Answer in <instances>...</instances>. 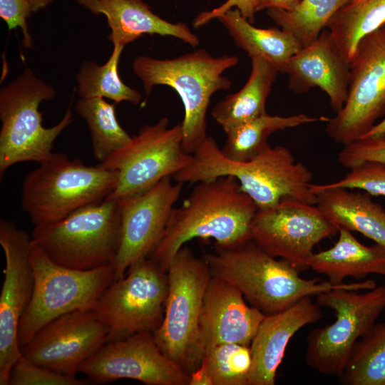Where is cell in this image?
I'll return each instance as SVG.
<instances>
[{"mask_svg":"<svg viewBox=\"0 0 385 385\" xmlns=\"http://www.w3.org/2000/svg\"><path fill=\"white\" fill-rule=\"evenodd\" d=\"M75 109L86 122L91 134L93 154L100 163L131 139L118 121L115 103H110L101 97L80 98Z\"/></svg>","mask_w":385,"mask_h":385,"instance_id":"obj_30","label":"cell"},{"mask_svg":"<svg viewBox=\"0 0 385 385\" xmlns=\"http://www.w3.org/2000/svg\"><path fill=\"white\" fill-rule=\"evenodd\" d=\"M189 385H213L207 362L204 359L200 366L190 374Z\"/></svg>","mask_w":385,"mask_h":385,"instance_id":"obj_40","label":"cell"},{"mask_svg":"<svg viewBox=\"0 0 385 385\" xmlns=\"http://www.w3.org/2000/svg\"><path fill=\"white\" fill-rule=\"evenodd\" d=\"M284 73L288 75L289 88L294 92L303 93L319 87L329 97L336 113L343 108L347 98L350 65L327 29L289 60Z\"/></svg>","mask_w":385,"mask_h":385,"instance_id":"obj_20","label":"cell"},{"mask_svg":"<svg viewBox=\"0 0 385 385\" xmlns=\"http://www.w3.org/2000/svg\"><path fill=\"white\" fill-rule=\"evenodd\" d=\"M222 176H233L258 210L272 207L286 199L314 205L311 190L313 175L296 162L288 148L268 145L250 160L226 157L216 141L207 136L192 154L190 164L173 178L182 183H197Z\"/></svg>","mask_w":385,"mask_h":385,"instance_id":"obj_3","label":"cell"},{"mask_svg":"<svg viewBox=\"0 0 385 385\" xmlns=\"http://www.w3.org/2000/svg\"><path fill=\"white\" fill-rule=\"evenodd\" d=\"M337 160L348 168L365 161L385 164V133L361 138L344 145L337 154Z\"/></svg>","mask_w":385,"mask_h":385,"instance_id":"obj_36","label":"cell"},{"mask_svg":"<svg viewBox=\"0 0 385 385\" xmlns=\"http://www.w3.org/2000/svg\"><path fill=\"white\" fill-rule=\"evenodd\" d=\"M385 24V0H350L329 21L326 29L349 63L360 41Z\"/></svg>","mask_w":385,"mask_h":385,"instance_id":"obj_27","label":"cell"},{"mask_svg":"<svg viewBox=\"0 0 385 385\" xmlns=\"http://www.w3.org/2000/svg\"><path fill=\"white\" fill-rule=\"evenodd\" d=\"M322 317L320 306L312 297L282 312L265 315L250 345L252 366L247 385H274L290 339L301 328Z\"/></svg>","mask_w":385,"mask_h":385,"instance_id":"obj_21","label":"cell"},{"mask_svg":"<svg viewBox=\"0 0 385 385\" xmlns=\"http://www.w3.org/2000/svg\"><path fill=\"white\" fill-rule=\"evenodd\" d=\"M254 201L233 176L197 183L179 207H174L164 235L150 257L164 270L188 241L211 238L216 247L235 248L252 240Z\"/></svg>","mask_w":385,"mask_h":385,"instance_id":"obj_1","label":"cell"},{"mask_svg":"<svg viewBox=\"0 0 385 385\" xmlns=\"http://www.w3.org/2000/svg\"><path fill=\"white\" fill-rule=\"evenodd\" d=\"M32 240L54 262L76 270L112 264L121 237L117 200L83 207L55 223L34 226Z\"/></svg>","mask_w":385,"mask_h":385,"instance_id":"obj_9","label":"cell"},{"mask_svg":"<svg viewBox=\"0 0 385 385\" xmlns=\"http://www.w3.org/2000/svg\"><path fill=\"white\" fill-rule=\"evenodd\" d=\"M168 272L150 257L133 263L98 301L96 311L109 330V342L161 324L168 294Z\"/></svg>","mask_w":385,"mask_h":385,"instance_id":"obj_12","label":"cell"},{"mask_svg":"<svg viewBox=\"0 0 385 385\" xmlns=\"http://www.w3.org/2000/svg\"><path fill=\"white\" fill-rule=\"evenodd\" d=\"M203 258L212 276L237 288L265 315L282 312L306 297L334 289L359 291L376 286L371 279L334 284L317 278L304 279L294 265L270 255L253 240L235 248L215 246V252Z\"/></svg>","mask_w":385,"mask_h":385,"instance_id":"obj_2","label":"cell"},{"mask_svg":"<svg viewBox=\"0 0 385 385\" xmlns=\"http://www.w3.org/2000/svg\"><path fill=\"white\" fill-rule=\"evenodd\" d=\"M166 177L148 190L118 199L121 237L112 265L115 279L138 260L150 257L161 241L183 183Z\"/></svg>","mask_w":385,"mask_h":385,"instance_id":"obj_18","label":"cell"},{"mask_svg":"<svg viewBox=\"0 0 385 385\" xmlns=\"http://www.w3.org/2000/svg\"><path fill=\"white\" fill-rule=\"evenodd\" d=\"M328 120L329 118L325 116L315 118L303 113L280 116L266 113L225 132L226 140L221 150L226 157L232 160L248 161L269 145L267 138L272 133Z\"/></svg>","mask_w":385,"mask_h":385,"instance_id":"obj_28","label":"cell"},{"mask_svg":"<svg viewBox=\"0 0 385 385\" xmlns=\"http://www.w3.org/2000/svg\"><path fill=\"white\" fill-rule=\"evenodd\" d=\"M117 171L88 166L53 153L25 176L21 207L34 226L61 221L76 210L106 200L116 188Z\"/></svg>","mask_w":385,"mask_h":385,"instance_id":"obj_5","label":"cell"},{"mask_svg":"<svg viewBox=\"0 0 385 385\" xmlns=\"http://www.w3.org/2000/svg\"><path fill=\"white\" fill-rule=\"evenodd\" d=\"M109 342L96 309L76 310L47 323L21 349L20 359L76 376L81 366Z\"/></svg>","mask_w":385,"mask_h":385,"instance_id":"obj_16","label":"cell"},{"mask_svg":"<svg viewBox=\"0 0 385 385\" xmlns=\"http://www.w3.org/2000/svg\"><path fill=\"white\" fill-rule=\"evenodd\" d=\"M124 47L114 45L113 51L103 65L95 61L82 63L76 75L77 94L82 98H106L115 103L123 101L138 105L141 93L124 83L118 73L120 57Z\"/></svg>","mask_w":385,"mask_h":385,"instance_id":"obj_29","label":"cell"},{"mask_svg":"<svg viewBox=\"0 0 385 385\" xmlns=\"http://www.w3.org/2000/svg\"><path fill=\"white\" fill-rule=\"evenodd\" d=\"M33 11L29 0H0V16L9 30L19 27L23 34V45L32 47V37L28 29L27 19Z\"/></svg>","mask_w":385,"mask_h":385,"instance_id":"obj_37","label":"cell"},{"mask_svg":"<svg viewBox=\"0 0 385 385\" xmlns=\"http://www.w3.org/2000/svg\"><path fill=\"white\" fill-rule=\"evenodd\" d=\"M316 302L334 310L336 319L309 333L305 362L321 374L339 377L356 342L385 310V285L364 293L334 289L317 295Z\"/></svg>","mask_w":385,"mask_h":385,"instance_id":"obj_10","label":"cell"},{"mask_svg":"<svg viewBox=\"0 0 385 385\" xmlns=\"http://www.w3.org/2000/svg\"><path fill=\"white\" fill-rule=\"evenodd\" d=\"M181 123L169 127L167 117L143 126L123 147L98 165L117 171L116 188L106 199L144 192L187 167L192 155L183 148Z\"/></svg>","mask_w":385,"mask_h":385,"instance_id":"obj_11","label":"cell"},{"mask_svg":"<svg viewBox=\"0 0 385 385\" xmlns=\"http://www.w3.org/2000/svg\"><path fill=\"white\" fill-rule=\"evenodd\" d=\"M339 377L345 385H385V321L356 342Z\"/></svg>","mask_w":385,"mask_h":385,"instance_id":"obj_32","label":"cell"},{"mask_svg":"<svg viewBox=\"0 0 385 385\" xmlns=\"http://www.w3.org/2000/svg\"><path fill=\"white\" fill-rule=\"evenodd\" d=\"M349 65L346 102L325 128L343 145L361 138L385 114V25L360 41Z\"/></svg>","mask_w":385,"mask_h":385,"instance_id":"obj_13","label":"cell"},{"mask_svg":"<svg viewBox=\"0 0 385 385\" xmlns=\"http://www.w3.org/2000/svg\"><path fill=\"white\" fill-rule=\"evenodd\" d=\"M338 231L317 206L293 199L257 210L251 225L252 240L261 248L299 270L309 268L314 246Z\"/></svg>","mask_w":385,"mask_h":385,"instance_id":"obj_14","label":"cell"},{"mask_svg":"<svg viewBox=\"0 0 385 385\" xmlns=\"http://www.w3.org/2000/svg\"><path fill=\"white\" fill-rule=\"evenodd\" d=\"M237 9L242 16L250 23L252 24L255 20V9L254 0H227L220 6L211 11H203L199 14L193 20L192 24L195 28H199L207 24L214 19L229 10Z\"/></svg>","mask_w":385,"mask_h":385,"instance_id":"obj_38","label":"cell"},{"mask_svg":"<svg viewBox=\"0 0 385 385\" xmlns=\"http://www.w3.org/2000/svg\"><path fill=\"white\" fill-rule=\"evenodd\" d=\"M168 294L160 327L153 332L160 350L189 374L204 356L200 344V319L204 295L212 277L203 258L184 245L167 270Z\"/></svg>","mask_w":385,"mask_h":385,"instance_id":"obj_8","label":"cell"},{"mask_svg":"<svg viewBox=\"0 0 385 385\" xmlns=\"http://www.w3.org/2000/svg\"><path fill=\"white\" fill-rule=\"evenodd\" d=\"M87 381L20 359L12 368L9 385H84Z\"/></svg>","mask_w":385,"mask_h":385,"instance_id":"obj_35","label":"cell"},{"mask_svg":"<svg viewBox=\"0 0 385 385\" xmlns=\"http://www.w3.org/2000/svg\"><path fill=\"white\" fill-rule=\"evenodd\" d=\"M255 11L265 9L277 8L287 11L294 9L301 0H254Z\"/></svg>","mask_w":385,"mask_h":385,"instance_id":"obj_39","label":"cell"},{"mask_svg":"<svg viewBox=\"0 0 385 385\" xmlns=\"http://www.w3.org/2000/svg\"><path fill=\"white\" fill-rule=\"evenodd\" d=\"M322 215L338 230L359 232L385 247V210L369 193L311 184Z\"/></svg>","mask_w":385,"mask_h":385,"instance_id":"obj_23","label":"cell"},{"mask_svg":"<svg viewBox=\"0 0 385 385\" xmlns=\"http://www.w3.org/2000/svg\"><path fill=\"white\" fill-rule=\"evenodd\" d=\"M213 385H247L252 366L250 346L223 343L206 350L203 358Z\"/></svg>","mask_w":385,"mask_h":385,"instance_id":"obj_33","label":"cell"},{"mask_svg":"<svg viewBox=\"0 0 385 385\" xmlns=\"http://www.w3.org/2000/svg\"><path fill=\"white\" fill-rule=\"evenodd\" d=\"M385 25V24H384Z\"/></svg>","mask_w":385,"mask_h":385,"instance_id":"obj_43","label":"cell"},{"mask_svg":"<svg viewBox=\"0 0 385 385\" xmlns=\"http://www.w3.org/2000/svg\"><path fill=\"white\" fill-rule=\"evenodd\" d=\"M217 19L226 28L236 45L250 58H263L279 72H285L289 60L301 49L290 34L277 28H257L245 19L237 9L229 10Z\"/></svg>","mask_w":385,"mask_h":385,"instance_id":"obj_26","label":"cell"},{"mask_svg":"<svg viewBox=\"0 0 385 385\" xmlns=\"http://www.w3.org/2000/svg\"><path fill=\"white\" fill-rule=\"evenodd\" d=\"M238 62L236 56L214 57L198 49L171 59L139 56L132 68L146 96L156 85L168 86L178 94L184 107L183 148L192 155L207 137L206 114L210 98L215 92L230 88L232 82L223 73Z\"/></svg>","mask_w":385,"mask_h":385,"instance_id":"obj_4","label":"cell"},{"mask_svg":"<svg viewBox=\"0 0 385 385\" xmlns=\"http://www.w3.org/2000/svg\"><path fill=\"white\" fill-rule=\"evenodd\" d=\"M30 262L34 291L19 324L21 349L54 319L76 310L96 309L115 279L112 264L86 270L64 267L51 260L33 240Z\"/></svg>","mask_w":385,"mask_h":385,"instance_id":"obj_6","label":"cell"},{"mask_svg":"<svg viewBox=\"0 0 385 385\" xmlns=\"http://www.w3.org/2000/svg\"><path fill=\"white\" fill-rule=\"evenodd\" d=\"M79 372L98 384L121 379L147 385H189L190 381V374L160 350L151 332L106 343Z\"/></svg>","mask_w":385,"mask_h":385,"instance_id":"obj_17","label":"cell"},{"mask_svg":"<svg viewBox=\"0 0 385 385\" xmlns=\"http://www.w3.org/2000/svg\"><path fill=\"white\" fill-rule=\"evenodd\" d=\"M350 0H301L292 10L267 9V14L282 30L306 47L320 35L334 14Z\"/></svg>","mask_w":385,"mask_h":385,"instance_id":"obj_31","label":"cell"},{"mask_svg":"<svg viewBox=\"0 0 385 385\" xmlns=\"http://www.w3.org/2000/svg\"><path fill=\"white\" fill-rule=\"evenodd\" d=\"M33 11H37L40 9L45 8L53 0H29Z\"/></svg>","mask_w":385,"mask_h":385,"instance_id":"obj_42","label":"cell"},{"mask_svg":"<svg viewBox=\"0 0 385 385\" xmlns=\"http://www.w3.org/2000/svg\"><path fill=\"white\" fill-rule=\"evenodd\" d=\"M0 245L6 261L0 295V385H9L11 371L21 357L19 322L34 291L30 262L32 238L14 222L1 219Z\"/></svg>","mask_w":385,"mask_h":385,"instance_id":"obj_15","label":"cell"},{"mask_svg":"<svg viewBox=\"0 0 385 385\" xmlns=\"http://www.w3.org/2000/svg\"><path fill=\"white\" fill-rule=\"evenodd\" d=\"M55 89L26 68L14 81L0 90V177L11 166L26 161L38 164L53 153L58 136L73 120L68 108L54 126L42 124L43 101L55 97Z\"/></svg>","mask_w":385,"mask_h":385,"instance_id":"obj_7","label":"cell"},{"mask_svg":"<svg viewBox=\"0 0 385 385\" xmlns=\"http://www.w3.org/2000/svg\"><path fill=\"white\" fill-rule=\"evenodd\" d=\"M265 315L245 302L242 292L229 282L212 276L204 295L200 319L203 355L223 343L250 346Z\"/></svg>","mask_w":385,"mask_h":385,"instance_id":"obj_19","label":"cell"},{"mask_svg":"<svg viewBox=\"0 0 385 385\" xmlns=\"http://www.w3.org/2000/svg\"><path fill=\"white\" fill-rule=\"evenodd\" d=\"M93 14H103L111 29L108 36L113 45L123 47L143 34L175 37L195 47L197 35L184 23H171L154 14L143 0H76Z\"/></svg>","mask_w":385,"mask_h":385,"instance_id":"obj_22","label":"cell"},{"mask_svg":"<svg viewBox=\"0 0 385 385\" xmlns=\"http://www.w3.org/2000/svg\"><path fill=\"white\" fill-rule=\"evenodd\" d=\"M385 133V118L379 123L375 124L364 136L369 137Z\"/></svg>","mask_w":385,"mask_h":385,"instance_id":"obj_41","label":"cell"},{"mask_svg":"<svg viewBox=\"0 0 385 385\" xmlns=\"http://www.w3.org/2000/svg\"><path fill=\"white\" fill-rule=\"evenodd\" d=\"M248 80L237 92L228 95L212 108L211 115L225 132L266 113L265 103L279 73L261 57H252Z\"/></svg>","mask_w":385,"mask_h":385,"instance_id":"obj_25","label":"cell"},{"mask_svg":"<svg viewBox=\"0 0 385 385\" xmlns=\"http://www.w3.org/2000/svg\"><path fill=\"white\" fill-rule=\"evenodd\" d=\"M339 239L331 248L313 253L308 267L324 274L334 284L343 283L346 277L361 279L369 274L385 276V247L375 244L368 247L351 231L339 229Z\"/></svg>","mask_w":385,"mask_h":385,"instance_id":"obj_24","label":"cell"},{"mask_svg":"<svg viewBox=\"0 0 385 385\" xmlns=\"http://www.w3.org/2000/svg\"><path fill=\"white\" fill-rule=\"evenodd\" d=\"M329 188H358L371 195L385 196V164L365 161L353 166L341 180L324 184Z\"/></svg>","mask_w":385,"mask_h":385,"instance_id":"obj_34","label":"cell"}]
</instances>
